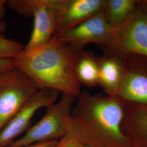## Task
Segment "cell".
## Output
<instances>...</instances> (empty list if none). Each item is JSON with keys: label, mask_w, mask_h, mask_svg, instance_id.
<instances>
[{"label": "cell", "mask_w": 147, "mask_h": 147, "mask_svg": "<svg viewBox=\"0 0 147 147\" xmlns=\"http://www.w3.org/2000/svg\"><path fill=\"white\" fill-rule=\"evenodd\" d=\"M76 100L69 134L90 147H131L122 130L125 110L123 101L87 92Z\"/></svg>", "instance_id": "6da1fadb"}, {"label": "cell", "mask_w": 147, "mask_h": 147, "mask_svg": "<svg viewBox=\"0 0 147 147\" xmlns=\"http://www.w3.org/2000/svg\"><path fill=\"white\" fill-rule=\"evenodd\" d=\"M80 53L61 42L56 33L44 45L24 49L13 58L14 67L26 74L39 90H55L77 99L82 93L75 73Z\"/></svg>", "instance_id": "7a4b0ae2"}, {"label": "cell", "mask_w": 147, "mask_h": 147, "mask_svg": "<svg viewBox=\"0 0 147 147\" xmlns=\"http://www.w3.org/2000/svg\"><path fill=\"white\" fill-rule=\"evenodd\" d=\"M76 99L69 95L62 94L59 100L47 107L45 115L40 121L7 147H25L61 140L68 133Z\"/></svg>", "instance_id": "3957f363"}, {"label": "cell", "mask_w": 147, "mask_h": 147, "mask_svg": "<svg viewBox=\"0 0 147 147\" xmlns=\"http://www.w3.org/2000/svg\"><path fill=\"white\" fill-rule=\"evenodd\" d=\"M108 55H139L147 58V9L137 7L121 26L113 29L110 40L101 47Z\"/></svg>", "instance_id": "277c9868"}, {"label": "cell", "mask_w": 147, "mask_h": 147, "mask_svg": "<svg viewBox=\"0 0 147 147\" xmlns=\"http://www.w3.org/2000/svg\"><path fill=\"white\" fill-rule=\"evenodd\" d=\"M38 90L31 79L15 67L0 75V130Z\"/></svg>", "instance_id": "5b68a950"}, {"label": "cell", "mask_w": 147, "mask_h": 147, "mask_svg": "<svg viewBox=\"0 0 147 147\" xmlns=\"http://www.w3.org/2000/svg\"><path fill=\"white\" fill-rule=\"evenodd\" d=\"M53 0H8L7 5L19 14L33 18L30 38L24 46L30 50L48 42L57 33Z\"/></svg>", "instance_id": "8992f818"}, {"label": "cell", "mask_w": 147, "mask_h": 147, "mask_svg": "<svg viewBox=\"0 0 147 147\" xmlns=\"http://www.w3.org/2000/svg\"><path fill=\"white\" fill-rule=\"evenodd\" d=\"M59 93L52 89L39 90L0 130V147L9 146L26 131L37 111L56 102Z\"/></svg>", "instance_id": "52a82bcc"}, {"label": "cell", "mask_w": 147, "mask_h": 147, "mask_svg": "<svg viewBox=\"0 0 147 147\" xmlns=\"http://www.w3.org/2000/svg\"><path fill=\"white\" fill-rule=\"evenodd\" d=\"M113 29L102 11L73 28L56 34L61 42L81 51L89 44L104 47L110 40Z\"/></svg>", "instance_id": "ba28073f"}, {"label": "cell", "mask_w": 147, "mask_h": 147, "mask_svg": "<svg viewBox=\"0 0 147 147\" xmlns=\"http://www.w3.org/2000/svg\"><path fill=\"white\" fill-rule=\"evenodd\" d=\"M106 0H53L57 33L70 30L104 9Z\"/></svg>", "instance_id": "9c48e42d"}, {"label": "cell", "mask_w": 147, "mask_h": 147, "mask_svg": "<svg viewBox=\"0 0 147 147\" xmlns=\"http://www.w3.org/2000/svg\"><path fill=\"white\" fill-rule=\"evenodd\" d=\"M125 105L123 131L131 147H147V105Z\"/></svg>", "instance_id": "30bf717a"}, {"label": "cell", "mask_w": 147, "mask_h": 147, "mask_svg": "<svg viewBox=\"0 0 147 147\" xmlns=\"http://www.w3.org/2000/svg\"><path fill=\"white\" fill-rule=\"evenodd\" d=\"M116 98L125 103L147 105V73L141 70L125 71Z\"/></svg>", "instance_id": "8fae6325"}, {"label": "cell", "mask_w": 147, "mask_h": 147, "mask_svg": "<svg viewBox=\"0 0 147 147\" xmlns=\"http://www.w3.org/2000/svg\"><path fill=\"white\" fill-rule=\"evenodd\" d=\"M99 84L106 95L116 97L125 71V64L115 55L97 57Z\"/></svg>", "instance_id": "7c38bea8"}, {"label": "cell", "mask_w": 147, "mask_h": 147, "mask_svg": "<svg viewBox=\"0 0 147 147\" xmlns=\"http://www.w3.org/2000/svg\"><path fill=\"white\" fill-rule=\"evenodd\" d=\"M76 79L81 86L93 87L99 84V65L97 57L90 52L79 53L75 67Z\"/></svg>", "instance_id": "4fadbf2b"}, {"label": "cell", "mask_w": 147, "mask_h": 147, "mask_svg": "<svg viewBox=\"0 0 147 147\" xmlns=\"http://www.w3.org/2000/svg\"><path fill=\"white\" fill-rule=\"evenodd\" d=\"M138 3L135 0H106L102 11L110 25L115 28L126 21Z\"/></svg>", "instance_id": "5bb4252c"}, {"label": "cell", "mask_w": 147, "mask_h": 147, "mask_svg": "<svg viewBox=\"0 0 147 147\" xmlns=\"http://www.w3.org/2000/svg\"><path fill=\"white\" fill-rule=\"evenodd\" d=\"M20 42L8 39L0 33V59L14 58L24 50Z\"/></svg>", "instance_id": "9a60e30c"}, {"label": "cell", "mask_w": 147, "mask_h": 147, "mask_svg": "<svg viewBox=\"0 0 147 147\" xmlns=\"http://www.w3.org/2000/svg\"><path fill=\"white\" fill-rule=\"evenodd\" d=\"M56 147H90L68 133L65 136L58 140Z\"/></svg>", "instance_id": "2e32d148"}, {"label": "cell", "mask_w": 147, "mask_h": 147, "mask_svg": "<svg viewBox=\"0 0 147 147\" xmlns=\"http://www.w3.org/2000/svg\"><path fill=\"white\" fill-rule=\"evenodd\" d=\"M14 67L13 58L0 59V75Z\"/></svg>", "instance_id": "e0dca14e"}, {"label": "cell", "mask_w": 147, "mask_h": 147, "mask_svg": "<svg viewBox=\"0 0 147 147\" xmlns=\"http://www.w3.org/2000/svg\"><path fill=\"white\" fill-rule=\"evenodd\" d=\"M58 140L39 143L31 146L25 147H56Z\"/></svg>", "instance_id": "ac0fdd59"}, {"label": "cell", "mask_w": 147, "mask_h": 147, "mask_svg": "<svg viewBox=\"0 0 147 147\" xmlns=\"http://www.w3.org/2000/svg\"><path fill=\"white\" fill-rule=\"evenodd\" d=\"M7 28V25L4 20L0 19V33H4Z\"/></svg>", "instance_id": "d6986e66"}]
</instances>
